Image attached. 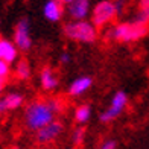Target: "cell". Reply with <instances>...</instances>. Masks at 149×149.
I'll list each match as a JSON object with an SVG mask.
<instances>
[{"instance_id":"obj_1","label":"cell","mask_w":149,"mask_h":149,"mask_svg":"<svg viewBox=\"0 0 149 149\" xmlns=\"http://www.w3.org/2000/svg\"><path fill=\"white\" fill-rule=\"evenodd\" d=\"M56 117L55 110L52 108L50 100L35 99L29 102L23 113V125L26 130L37 132L38 130L44 128L46 125L52 123Z\"/></svg>"},{"instance_id":"obj_2","label":"cell","mask_w":149,"mask_h":149,"mask_svg":"<svg viewBox=\"0 0 149 149\" xmlns=\"http://www.w3.org/2000/svg\"><path fill=\"white\" fill-rule=\"evenodd\" d=\"M64 32L70 40L79 43H93L97 38V28L85 20H76L73 23L65 24Z\"/></svg>"},{"instance_id":"obj_3","label":"cell","mask_w":149,"mask_h":149,"mask_svg":"<svg viewBox=\"0 0 149 149\" xmlns=\"http://www.w3.org/2000/svg\"><path fill=\"white\" fill-rule=\"evenodd\" d=\"M148 33V24L140 23H120L111 31V37L120 43L137 41Z\"/></svg>"},{"instance_id":"obj_4","label":"cell","mask_w":149,"mask_h":149,"mask_svg":"<svg viewBox=\"0 0 149 149\" xmlns=\"http://www.w3.org/2000/svg\"><path fill=\"white\" fill-rule=\"evenodd\" d=\"M117 15L116 11V5L114 2H110V0H102L99 2L93 9V24L96 28H102V26L111 23Z\"/></svg>"},{"instance_id":"obj_5","label":"cell","mask_w":149,"mask_h":149,"mask_svg":"<svg viewBox=\"0 0 149 149\" xmlns=\"http://www.w3.org/2000/svg\"><path fill=\"white\" fill-rule=\"evenodd\" d=\"M126 105H128V96H126V93L125 91L114 93L110 107H108L107 110L99 116V120L102 122V123H110V122H113L114 119H117L120 116Z\"/></svg>"},{"instance_id":"obj_6","label":"cell","mask_w":149,"mask_h":149,"mask_svg":"<svg viewBox=\"0 0 149 149\" xmlns=\"http://www.w3.org/2000/svg\"><path fill=\"white\" fill-rule=\"evenodd\" d=\"M63 131H64L63 122L55 119L52 123L46 125L44 128H41V130H38L35 132V140L40 145H50L56 139H59V135L63 134Z\"/></svg>"},{"instance_id":"obj_7","label":"cell","mask_w":149,"mask_h":149,"mask_svg":"<svg viewBox=\"0 0 149 149\" xmlns=\"http://www.w3.org/2000/svg\"><path fill=\"white\" fill-rule=\"evenodd\" d=\"M14 43L17 46L18 50L22 52H28L32 46V40H31V29H29V22L26 18H22L15 26L14 31Z\"/></svg>"},{"instance_id":"obj_8","label":"cell","mask_w":149,"mask_h":149,"mask_svg":"<svg viewBox=\"0 0 149 149\" xmlns=\"http://www.w3.org/2000/svg\"><path fill=\"white\" fill-rule=\"evenodd\" d=\"M18 49L17 46L6 38H0V59L6 61L8 64H12L18 61Z\"/></svg>"},{"instance_id":"obj_9","label":"cell","mask_w":149,"mask_h":149,"mask_svg":"<svg viewBox=\"0 0 149 149\" xmlns=\"http://www.w3.org/2000/svg\"><path fill=\"white\" fill-rule=\"evenodd\" d=\"M93 85V79L90 76H81L78 79H74L73 82L70 84L69 87V94L73 97L76 96H81V94H84L88 91V88Z\"/></svg>"},{"instance_id":"obj_10","label":"cell","mask_w":149,"mask_h":149,"mask_svg":"<svg viewBox=\"0 0 149 149\" xmlns=\"http://www.w3.org/2000/svg\"><path fill=\"white\" fill-rule=\"evenodd\" d=\"M40 84L44 91H52L58 87V76L50 67H44L40 73Z\"/></svg>"},{"instance_id":"obj_11","label":"cell","mask_w":149,"mask_h":149,"mask_svg":"<svg viewBox=\"0 0 149 149\" xmlns=\"http://www.w3.org/2000/svg\"><path fill=\"white\" fill-rule=\"evenodd\" d=\"M90 0H74V2L70 3L69 8V14L74 18V20H84L88 14V5Z\"/></svg>"},{"instance_id":"obj_12","label":"cell","mask_w":149,"mask_h":149,"mask_svg":"<svg viewBox=\"0 0 149 149\" xmlns=\"http://www.w3.org/2000/svg\"><path fill=\"white\" fill-rule=\"evenodd\" d=\"M44 15L50 22H58L63 17V5L59 0H49L44 5Z\"/></svg>"},{"instance_id":"obj_13","label":"cell","mask_w":149,"mask_h":149,"mask_svg":"<svg viewBox=\"0 0 149 149\" xmlns=\"http://www.w3.org/2000/svg\"><path fill=\"white\" fill-rule=\"evenodd\" d=\"M2 100L5 104L6 111H12V110H18V108L23 105L24 97H23V94H20L17 91H12V93H8L6 96H3Z\"/></svg>"},{"instance_id":"obj_14","label":"cell","mask_w":149,"mask_h":149,"mask_svg":"<svg viewBox=\"0 0 149 149\" xmlns=\"http://www.w3.org/2000/svg\"><path fill=\"white\" fill-rule=\"evenodd\" d=\"M31 64L26 59H18L15 65V76L20 81H28L31 78Z\"/></svg>"},{"instance_id":"obj_15","label":"cell","mask_w":149,"mask_h":149,"mask_svg":"<svg viewBox=\"0 0 149 149\" xmlns=\"http://www.w3.org/2000/svg\"><path fill=\"white\" fill-rule=\"evenodd\" d=\"M91 117V107L90 105H79L76 110H74V120L78 123H87Z\"/></svg>"},{"instance_id":"obj_16","label":"cell","mask_w":149,"mask_h":149,"mask_svg":"<svg viewBox=\"0 0 149 149\" xmlns=\"http://www.w3.org/2000/svg\"><path fill=\"white\" fill-rule=\"evenodd\" d=\"M9 76H11V64H8L3 59H0V79L6 82V79Z\"/></svg>"},{"instance_id":"obj_17","label":"cell","mask_w":149,"mask_h":149,"mask_svg":"<svg viewBox=\"0 0 149 149\" xmlns=\"http://www.w3.org/2000/svg\"><path fill=\"white\" fill-rule=\"evenodd\" d=\"M135 23H140V24L149 23V6H145V8L140 9V12L137 14V18H135Z\"/></svg>"},{"instance_id":"obj_18","label":"cell","mask_w":149,"mask_h":149,"mask_svg":"<svg viewBox=\"0 0 149 149\" xmlns=\"http://www.w3.org/2000/svg\"><path fill=\"white\" fill-rule=\"evenodd\" d=\"M84 137H85V130L84 128H76V130L73 131V145L79 146L81 143L84 141Z\"/></svg>"},{"instance_id":"obj_19","label":"cell","mask_w":149,"mask_h":149,"mask_svg":"<svg viewBox=\"0 0 149 149\" xmlns=\"http://www.w3.org/2000/svg\"><path fill=\"white\" fill-rule=\"evenodd\" d=\"M50 100V104H52V108L55 110V113L56 114H59V113H63V110L65 108V105H64V102L61 99H58V97H53V99H49Z\"/></svg>"},{"instance_id":"obj_20","label":"cell","mask_w":149,"mask_h":149,"mask_svg":"<svg viewBox=\"0 0 149 149\" xmlns=\"http://www.w3.org/2000/svg\"><path fill=\"white\" fill-rule=\"evenodd\" d=\"M116 146H117V143L114 140H105L104 143L100 145L99 149H116Z\"/></svg>"},{"instance_id":"obj_21","label":"cell","mask_w":149,"mask_h":149,"mask_svg":"<svg viewBox=\"0 0 149 149\" xmlns=\"http://www.w3.org/2000/svg\"><path fill=\"white\" fill-rule=\"evenodd\" d=\"M70 61H72V56H70V53H67V52H64L63 53V55H61V58H59V63L61 64H69L70 63Z\"/></svg>"},{"instance_id":"obj_22","label":"cell","mask_w":149,"mask_h":149,"mask_svg":"<svg viewBox=\"0 0 149 149\" xmlns=\"http://www.w3.org/2000/svg\"><path fill=\"white\" fill-rule=\"evenodd\" d=\"M5 113H8V111H6V108H5V104H3V100L0 99V116H3Z\"/></svg>"},{"instance_id":"obj_23","label":"cell","mask_w":149,"mask_h":149,"mask_svg":"<svg viewBox=\"0 0 149 149\" xmlns=\"http://www.w3.org/2000/svg\"><path fill=\"white\" fill-rule=\"evenodd\" d=\"M141 8H145V6H149V0H141Z\"/></svg>"},{"instance_id":"obj_24","label":"cell","mask_w":149,"mask_h":149,"mask_svg":"<svg viewBox=\"0 0 149 149\" xmlns=\"http://www.w3.org/2000/svg\"><path fill=\"white\" fill-rule=\"evenodd\" d=\"M3 87H5V81L0 79V94H2V91H3Z\"/></svg>"},{"instance_id":"obj_25","label":"cell","mask_w":149,"mask_h":149,"mask_svg":"<svg viewBox=\"0 0 149 149\" xmlns=\"http://www.w3.org/2000/svg\"><path fill=\"white\" fill-rule=\"evenodd\" d=\"M61 3H72V2H74V0H59Z\"/></svg>"},{"instance_id":"obj_26","label":"cell","mask_w":149,"mask_h":149,"mask_svg":"<svg viewBox=\"0 0 149 149\" xmlns=\"http://www.w3.org/2000/svg\"><path fill=\"white\" fill-rule=\"evenodd\" d=\"M12 149H20V148H12Z\"/></svg>"}]
</instances>
